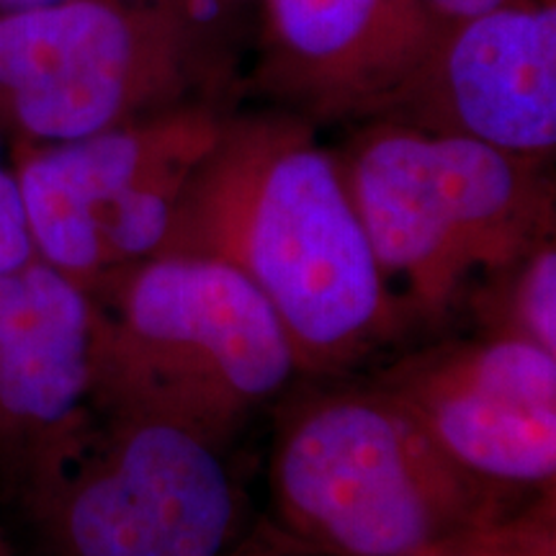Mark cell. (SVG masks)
<instances>
[{
  "label": "cell",
  "mask_w": 556,
  "mask_h": 556,
  "mask_svg": "<svg viewBox=\"0 0 556 556\" xmlns=\"http://www.w3.org/2000/svg\"><path fill=\"white\" fill-rule=\"evenodd\" d=\"M11 500L41 556H227L250 536L225 451L101 405Z\"/></svg>",
  "instance_id": "8992f818"
},
{
  "label": "cell",
  "mask_w": 556,
  "mask_h": 556,
  "mask_svg": "<svg viewBox=\"0 0 556 556\" xmlns=\"http://www.w3.org/2000/svg\"><path fill=\"white\" fill-rule=\"evenodd\" d=\"M336 155L413 323H443L484 274L556 238L548 160L384 116L361 122Z\"/></svg>",
  "instance_id": "277c9868"
},
{
  "label": "cell",
  "mask_w": 556,
  "mask_h": 556,
  "mask_svg": "<svg viewBox=\"0 0 556 556\" xmlns=\"http://www.w3.org/2000/svg\"><path fill=\"white\" fill-rule=\"evenodd\" d=\"M426 0H266L253 86L323 124L392 114L441 39Z\"/></svg>",
  "instance_id": "9c48e42d"
},
{
  "label": "cell",
  "mask_w": 556,
  "mask_h": 556,
  "mask_svg": "<svg viewBox=\"0 0 556 556\" xmlns=\"http://www.w3.org/2000/svg\"><path fill=\"white\" fill-rule=\"evenodd\" d=\"M52 3H62V0H0V13L29 11V9H39V5H52Z\"/></svg>",
  "instance_id": "2e32d148"
},
{
  "label": "cell",
  "mask_w": 556,
  "mask_h": 556,
  "mask_svg": "<svg viewBox=\"0 0 556 556\" xmlns=\"http://www.w3.org/2000/svg\"><path fill=\"white\" fill-rule=\"evenodd\" d=\"M90 296L93 405L160 417L227 451L302 379L281 319L217 258L155 253L111 270Z\"/></svg>",
  "instance_id": "3957f363"
},
{
  "label": "cell",
  "mask_w": 556,
  "mask_h": 556,
  "mask_svg": "<svg viewBox=\"0 0 556 556\" xmlns=\"http://www.w3.org/2000/svg\"><path fill=\"white\" fill-rule=\"evenodd\" d=\"M274 407L261 531L304 552L428 556L539 497L456 467L368 379L302 377Z\"/></svg>",
  "instance_id": "7a4b0ae2"
},
{
  "label": "cell",
  "mask_w": 556,
  "mask_h": 556,
  "mask_svg": "<svg viewBox=\"0 0 556 556\" xmlns=\"http://www.w3.org/2000/svg\"><path fill=\"white\" fill-rule=\"evenodd\" d=\"M37 258L24 197L11 157V139L0 127V274H9Z\"/></svg>",
  "instance_id": "5bb4252c"
},
{
  "label": "cell",
  "mask_w": 556,
  "mask_h": 556,
  "mask_svg": "<svg viewBox=\"0 0 556 556\" xmlns=\"http://www.w3.org/2000/svg\"><path fill=\"white\" fill-rule=\"evenodd\" d=\"M381 119V116H379ZM384 119L552 160L556 150V9L513 3L443 29Z\"/></svg>",
  "instance_id": "30bf717a"
},
{
  "label": "cell",
  "mask_w": 556,
  "mask_h": 556,
  "mask_svg": "<svg viewBox=\"0 0 556 556\" xmlns=\"http://www.w3.org/2000/svg\"><path fill=\"white\" fill-rule=\"evenodd\" d=\"M227 556H319V554H312V552H304V548L283 544V541L268 536L266 531L255 528V531L250 533V536Z\"/></svg>",
  "instance_id": "9a60e30c"
},
{
  "label": "cell",
  "mask_w": 556,
  "mask_h": 556,
  "mask_svg": "<svg viewBox=\"0 0 556 556\" xmlns=\"http://www.w3.org/2000/svg\"><path fill=\"white\" fill-rule=\"evenodd\" d=\"M556 554L554 495H539L531 505L486 526L482 531L451 541L428 556H552Z\"/></svg>",
  "instance_id": "4fadbf2b"
},
{
  "label": "cell",
  "mask_w": 556,
  "mask_h": 556,
  "mask_svg": "<svg viewBox=\"0 0 556 556\" xmlns=\"http://www.w3.org/2000/svg\"><path fill=\"white\" fill-rule=\"evenodd\" d=\"M0 556H18L16 548H13L9 533H5L3 523H0Z\"/></svg>",
  "instance_id": "e0dca14e"
},
{
  "label": "cell",
  "mask_w": 556,
  "mask_h": 556,
  "mask_svg": "<svg viewBox=\"0 0 556 556\" xmlns=\"http://www.w3.org/2000/svg\"><path fill=\"white\" fill-rule=\"evenodd\" d=\"M456 467L548 495L556 486V353L471 332L400 353L368 377Z\"/></svg>",
  "instance_id": "ba28073f"
},
{
  "label": "cell",
  "mask_w": 556,
  "mask_h": 556,
  "mask_svg": "<svg viewBox=\"0 0 556 556\" xmlns=\"http://www.w3.org/2000/svg\"><path fill=\"white\" fill-rule=\"evenodd\" d=\"M552 556H556V554H552Z\"/></svg>",
  "instance_id": "ac0fdd59"
},
{
  "label": "cell",
  "mask_w": 556,
  "mask_h": 556,
  "mask_svg": "<svg viewBox=\"0 0 556 556\" xmlns=\"http://www.w3.org/2000/svg\"><path fill=\"white\" fill-rule=\"evenodd\" d=\"M229 58L197 0H62L0 13V127L65 142L222 101Z\"/></svg>",
  "instance_id": "5b68a950"
},
{
  "label": "cell",
  "mask_w": 556,
  "mask_h": 556,
  "mask_svg": "<svg viewBox=\"0 0 556 556\" xmlns=\"http://www.w3.org/2000/svg\"><path fill=\"white\" fill-rule=\"evenodd\" d=\"M227 114L197 101L65 142H11L37 258L90 291L160 253Z\"/></svg>",
  "instance_id": "52a82bcc"
},
{
  "label": "cell",
  "mask_w": 556,
  "mask_h": 556,
  "mask_svg": "<svg viewBox=\"0 0 556 556\" xmlns=\"http://www.w3.org/2000/svg\"><path fill=\"white\" fill-rule=\"evenodd\" d=\"M317 129L274 106L229 111L160 253L240 270L281 319L302 377L338 379L379 361L415 323Z\"/></svg>",
  "instance_id": "6da1fadb"
},
{
  "label": "cell",
  "mask_w": 556,
  "mask_h": 556,
  "mask_svg": "<svg viewBox=\"0 0 556 556\" xmlns=\"http://www.w3.org/2000/svg\"><path fill=\"white\" fill-rule=\"evenodd\" d=\"M464 304L475 332L518 338L556 353V238L484 274Z\"/></svg>",
  "instance_id": "7c38bea8"
},
{
  "label": "cell",
  "mask_w": 556,
  "mask_h": 556,
  "mask_svg": "<svg viewBox=\"0 0 556 556\" xmlns=\"http://www.w3.org/2000/svg\"><path fill=\"white\" fill-rule=\"evenodd\" d=\"M96 392V302L34 258L0 274V486L9 497L86 420Z\"/></svg>",
  "instance_id": "8fae6325"
}]
</instances>
